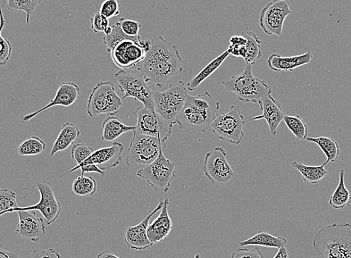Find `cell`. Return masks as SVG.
<instances>
[{"mask_svg":"<svg viewBox=\"0 0 351 258\" xmlns=\"http://www.w3.org/2000/svg\"><path fill=\"white\" fill-rule=\"evenodd\" d=\"M182 63L178 47L160 36L152 40L145 60L134 69L138 70L147 82H153L162 88L167 81L183 71Z\"/></svg>","mask_w":351,"mask_h":258,"instance_id":"1","label":"cell"},{"mask_svg":"<svg viewBox=\"0 0 351 258\" xmlns=\"http://www.w3.org/2000/svg\"><path fill=\"white\" fill-rule=\"evenodd\" d=\"M219 108L220 103L208 92L196 96L188 94L186 103L178 116V127L205 133L218 116Z\"/></svg>","mask_w":351,"mask_h":258,"instance_id":"2","label":"cell"},{"mask_svg":"<svg viewBox=\"0 0 351 258\" xmlns=\"http://www.w3.org/2000/svg\"><path fill=\"white\" fill-rule=\"evenodd\" d=\"M313 258H351V224L332 223L316 232Z\"/></svg>","mask_w":351,"mask_h":258,"instance_id":"3","label":"cell"},{"mask_svg":"<svg viewBox=\"0 0 351 258\" xmlns=\"http://www.w3.org/2000/svg\"><path fill=\"white\" fill-rule=\"evenodd\" d=\"M252 65L246 64L245 70L222 82L223 88L235 94L240 101L258 103L272 93V89L265 80L256 78L252 72Z\"/></svg>","mask_w":351,"mask_h":258,"instance_id":"4","label":"cell"},{"mask_svg":"<svg viewBox=\"0 0 351 258\" xmlns=\"http://www.w3.org/2000/svg\"><path fill=\"white\" fill-rule=\"evenodd\" d=\"M166 144L156 138L141 134L133 131L132 138L128 148L125 164L128 168H144L154 162L161 149H166Z\"/></svg>","mask_w":351,"mask_h":258,"instance_id":"5","label":"cell"},{"mask_svg":"<svg viewBox=\"0 0 351 258\" xmlns=\"http://www.w3.org/2000/svg\"><path fill=\"white\" fill-rule=\"evenodd\" d=\"M187 88L182 81L173 83L163 92H154V109L162 118L172 126L177 124L187 97Z\"/></svg>","mask_w":351,"mask_h":258,"instance_id":"6","label":"cell"},{"mask_svg":"<svg viewBox=\"0 0 351 258\" xmlns=\"http://www.w3.org/2000/svg\"><path fill=\"white\" fill-rule=\"evenodd\" d=\"M118 85L123 93L122 99L132 97L150 110L154 109V92L143 76L136 69L121 70L114 74Z\"/></svg>","mask_w":351,"mask_h":258,"instance_id":"7","label":"cell"},{"mask_svg":"<svg viewBox=\"0 0 351 258\" xmlns=\"http://www.w3.org/2000/svg\"><path fill=\"white\" fill-rule=\"evenodd\" d=\"M175 168V164L164 155L161 149L156 159L139 169L136 175L145 179L156 192L167 193L176 179Z\"/></svg>","mask_w":351,"mask_h":258,"instance_id":"8","label":"cell"},{"mask_svg":"<svg viewBox=\"0 0 351 258\" xmlns=\"http://www.w3.org/2000/svg\"><path fill=\"white\" fill-rule=\"evenodd\" d=\"M246 121L240 108L231 105L228 113L218 115L210 129L219 139L232 144L239 145L245 138L244 127Z\"/></svg>","mask_w":351,"mask_h":258,"instance_id":"9","label":"cell"},{"mask_svg":"<svg viewBox=\"0 0 351 258\" xmlns=\"http://www.w3.org/2000/svg\"><path fill=\"white\" fill-rule=\"evenodd\" d=\"M152 40H141V36L121 41L110 52L114 64L121 70H132L149 51Z\"/></svg>","mask_w":351,"mask_h":258,"instance_id":"10","label":"cell"},{"mask_svg":"<svg viewBox=\"0 0 351 258\" xmlns=\"http://www.w3.org/2000/svg\"><path fill=\"white\" fill-rule=\"evenodd\" d=\"M122 105V99L117 94L113 83L100 81L89 96L87 113L90 118L99 114L114 115Z\"/></svg>","mask_w":351,"mask_h":258,"instance_id":"11","label":"cell"},{"mask_svg":"<svg viewBox=\"0 0 351 258\" xmlns=\"http://www.w3.org/2000/svg\"><path fill=\"white\" fill-rule=\"evenodd\" d=\"M227 156V152L220 146L215 147L205 156L203 171L213 185L230 184L237 179V173L228 162Z\"/></svg>","mask_w":351,"mask_h":258,"instance_id":"12","label":"cell"},{"mask_svg":"<svg viewBox=\"0 0 351 258\" xmlns=\"http://www.w3.org/2000/svg\"><path fill=\"white\" fill-rule=\"evenodd\" d=\"M137 120L136 131L142 135L156 138L165 143L172 134V125L165 120L155 110L140 106L134 112Z\"/></svg>","mask_w":351,"mask_h":258,"instance_id":"13","label":"cell"},{"mask_svg":"<svg viewBox=\"0 0 351 258\" xmlns=\"http://www.w3.org/2000/svg\"><path fill=\"white\" fill-rule=\"evenodd\" d=\"M35 186L39 191L40 198L38 203L29 207H19L14 212L19 211H38L47 221L51 224L56 221L62 211V205L56 198L51 183L47 181H37Z\"/></svg>","mask_w":351,"mask_h":258,"instance_id":"14","label":"cell"},{"mask_svg":"<svg viewBox=\"0 0 351 258\" xmlns=\"http://www.w3.org/2000/svg\"><path fill=\"white\" fill-rule=\"evenodd\" d=\"M292 14L289 0H273L261 12L260 26L267 36L282 35L283 24Z\"/></svg>","mask_w":351,"mask_h":258,"instance_id":"15","label":"cell"},{"mask_svg":"<svg viewBox=\"0 0 351 258\" xmlns=\"http://www.w3.org/2000/svg\"><path fill=\"white\" fill-rule=\"evenodd\" d=\"M123 151V145L119 142H114L111 146L100 148L94 151L82 164L75 166L69 172L62 175V177L54 181L63 177L65 175L76 171L83 166L90 164L97 165L99 169L105 172L113 169L121 162Z\"/></svg>","mask_w":351,"mask_h":258,"instance_id":"16","label":"cell"},{"mask_svg":"<svg viewBox=\"0 0 351 258\" xmlns=\"http://www.w3.org/2000/svg\"><path fill=\"white\" fill-rule=\"evenodd\" d=\"M163 204L164 199L160 198V202L152 213L145 216L144 219L137 226L127 229L126 232H125L124 240L127 246L132 250L145 251L154 246V244L150 242L148 239L147 229L150 219L153 218L155 214L161 211Z\"/></svg>","mask_w":351,"mask_h":258,"instance_id":"17","label":"cell"},{"mask_svg":"<svg viewBox=\"0 0 351 258\" xmlns=\"http://www.w3.org/2000/svg\"><path fill=\"white\" fill-rule=\"evenodd\" d=\"M16 213L19 214V222L16 234L38 244L46 234L47 227L44 219L39 218L34 211H19Z\"/></svg>","mask_w":351,"mask_h":258,"instance_id":"18","label":"cell"},{"mask_svg":"<svg viewBox=\"0 0 351 258\" xmlns=\"http://www.w3.org/2000/svg\"><path fill=\"white\" fill-rule=\"evenodd\" d=\"M80 88L76 84V83L72 81L61 83L60 87H58L56 91V96L52 99L51 102L43 108H40V109L37 112L23 116V120L24 122H28L36 118V116L40 113L49 109L50 107L57 105L64 107H69L72 105L77 101L80 94Z\"/></svg>","mask_w":351,"mask_h":258,"instance_id":"19","label":"cell"},{"mask_svg":"<svg viewBox=\"0 0 351 258\" xmlns=\"http://www.w3.org/2000/svg\"><path fill=\"white\" fill-rule=\"evenodd\" d=\"M258 103L261 106L262 114L254 116L252 119L247 120L246 122L265 120L269 125L271 134L273 136H277L278 129L285 116L281 105L276 101L272 95L264 98Z\"/></svg>","mask_w":351,"mask_h":258,"instance_id":"20","label":"cell"},{"mask_svg":"<svg viewBox=\"0 0 351 258\" xmlns=\"http://www.w3.org/2000/svg\"><path fill=\"white\" fill-rule=\"evenodd\" d=\"M169 199H164V204L160 215L152 223L149 224L147 237L154 244L160 243L169 237L173 229V222L169 214Z\"/></svg>","mask_w":351,"mask_h":258,"instance_id":"21","label":"cell"},{"mask_svg":"<svg viewBox=\"0 0 351 258\" xmlns=\"http://www.w3.org/2000/svg\"><path fill=\"white\" fill-rule=\"evenodd\" d=\"M313 57V53L311 51L302 55L289 57H283L278 53H273L267 58V65L274 72H293L300 66L311 63Z\"/></svg>","mask_w":351,"mask_h":258,"instance_id":"22","label":"cell"},{"mask_svg":"<svg viewBox=\"0 0 351 258\" xmlns=\"http://www.w3.org/2000/svg\"><path fill=\"white\" fill-rule=\"evenodd\" d=\"M80 134L81 131L76 125L71 122L64 123L50 152V157L54 156L58 152L66 151L80 138Z\"/></svg>","mask_w":351,"mask_h":258,"instance_id":"23","label":"cell"},{"mask_svg":"<svg viewBox=\"0 0 351 258\" xmlns=\"http://www.w3.org/2000/svg\"><path fill=\"white\" fill-rule=\"evenodd\" d=\"M102 140L106 142H112L120 138L124 133L134 131L135 127H130L124 125L122 121L114 115H108L103 122Z\"/></svg>","mask_w":351,"mask_h":258,"instance_id":"24","label":"cell"},{"mask_svg":"<svg viewBox=\"0 0 351 258\" xmlns=\"http://www.w3.org/2000/svg\"><path fill=\"white\" fill-rule=\"evenodd\" d=\"M287 244V240L285 237L273 236L267 232H258L254 236L239 243L241 247L255 246L278 249L286 247Z\"/></svg>","mask_w":351,"mask_h":258,"instance_id":"25","label":"cell"},{"mask_svg":"<svg viewBox=\"0 0 351 258\" xmlns=\"http://www.w3.org/2000/svg\"><path fill=\"white\" fill-rule=\"evenodd\" d=\"M229 55L228 51H226L221 55L215 57L210 64H208L197 76L187 83V90L191 91V92H193V91L196 90L206 79L210 77L211 75L220 68L223 62L227 60Z\"/></svg>","mask_w":351,"mask_h":258,"instance_id":"26","label":"cell"},{"mask_svg":"<svg viewBox=\"0 0 351 258\" xmlns=\"http://www.w3.org/2000/svg\"><path fill=\"white\" fill-rule=\"evenodd\" d=\"M292 166L302 174L304 182L311 183L312 185L317 184L328 175L325 169V164L319 166H309L298 162L291 164Z\"/></svg>","mask_w":351,"mask_h":258,"instance_id":"27","label":"cell"},{"mask_svg":"<svg viewBox=\"0 0 351 258\" xmlns=\"http://www.w3.org/2000/svg\"><path fill=\"white\" fill-rule=\"evenodd\" d=\"M308 142H312L320 147L324 153L327 160L324 163L325 165L328 163H335L340 156V146L337 141L328 137L307 138Z\"/></svg>","mask_w":351,"mask_h":258,"instance_id":"28","label":"cell"},{"mask_svg":"<svg viewBox=\"0 0 351 258\" xmlns=\"http://www.w3.org/2000/svg\"><path fill=\"white\" fill-rule=\"evenodd\" d=\"M241 36H243L247 39V44L245 45L247 56L244 60L246 64L253 66L263 57L261 51L263 41L252 31L247 30L242 31Z\"/></svg>","mask_w":351,"mask_h":258,"instance_id":"29","label":"cell"},{"mask_svg":"<svg viewBox=\"0 0 351 258\" xmlns=\"http://www.w3.org/2000/svg\"><path fill=\"white\" fill-rule=\"evenodd\" d=\"M350 194L345 184V170L339 172V181L335 191L329 199V205L334 209H342L350 201Z\"/></svg>","mask_w":351,"mask_h":258,"instance_id":"30","label":"cell"},{"mask_svg":"<svg viewBox=\"0 0 351 258\" xmlns=\"http://www.w3.org/2000/svg\"><path fill=\"white\" fill-rule=\"evenodd\" d=\"M45 141L39 137L31 136L20 144L18 153L21 156L39 155L46 151Z\"/></svg>","mask_w":351,"mask_h":258,"instance_id":"31","label":"cell"},{"mask_svg":"<svg viewBox=\"0 0 351 258\" xmlns=\"http://www.w3.org/2000/svg\"><path fill=\"white\" fill-rule=\"evenodd\" d=\"M97 181L95 179L81 175L73 182V192L80 196H92L97 192Z\"/></svg>","mask_w":351,"mask_h":258,"instance_id":"32","label":"cell"},{"mask_svg":"<svg viewBox=\"0 0 351 258\" xmlns=\"http://www.w3.org/2000/svg\"><path fill=\"white\" fill-rule=\"evenodd\" d=\"M283 121L292 134L299 140H306L308 136V127L305 121L299 115L289 116L285 114Z\"/></svg>","mask_w":351,"mask_h":258,"instance_id":"33","label":"cell"},{"mask_svg":"<svg viewBox=\"0 0 351 258\" xmlns=\"http://www.w3.org/2000/svg\"><path fill=\"white\" fill-rule=\"evenodd\" d=\"M43 0H8V10L12 12L22 11L27 14V23Z\"/></svg>","mask_w":351,"mask_h":258,"instance_id":"34","label":"cell"},{"mask_svg":"<svg viewBox=\"0 0 351 258\" xmlns=\"http://www.w3.org/2000/svg\"><path fill=\"white\" fill-rule=\"evenodd\" d=\"M19 207L16 194L11 190L0 188V216L14 212Z\"/></svg>","mask_w":351,"mask_h":258,"instance_id":"35","label":"cell"},{"mask_svg":"<svg viewBox=\"0 0 351 258\" xmlns=\"http://www.w3.org/2000/svg\"><path fill=\"white\" fill-rule=\"evenodd\" d=\"M5 20L2 10H0V66H5L12 54L13 47L10 41L2 36V31L5 27Z\"/></svg>","mask_w":351,"mask_h":258,"instance_id":"36","label":"cell"},{"mask_svg":"<svg viewBox=\"0 0 351 258\" xmlns=\"http://www.w3.org/2000/svg\"><path fill=\"white\" fill-rule=\"evenodd\" d=\"M136 37H129L124 34L122 31L119 24L116 22L112 26V31L110 35H105L104 37V43L106 46V51L108 53L112 51L113 48L121 42V41L126 39Z\"/></svg>","mask_w":351,"mask_h":258,"instance_id":"37","label":"cell"},{"mask_svg":"<svg viewBox=\"0 0 351 258\" xmlns=\"http://www.w3.org/2000/svg\"><path fill=\"white\" fill-rule=\"evenodd\" d=\"M94 151L93 148L84 144H77L71 149V157L78 166L88 159Z\"/></svg>","mask_w":351,"mask_h":258,"instance_id":"38","label":"cell"},{"mask_svg":"<svg viewBox=\"0 0 351 258\" xmlns=\"http://www.w3.org/2000/svg\"><path fill=\"white\" fill-rule=\"evenodd\" d=\"M117 23L119 24L125 35L129 37L139 36V31L142 26L138 22L121 18Z\"/></svg>","mask_w":351,"mask_h":258,"instance_id":"39","label":"cell"},{"mask_svg":"<svg viewBox=\"0 0 351 258\" xmlns=\"http://www.w3.org/2000/svg\"><path fill=\"white\" fill-rule=\"evenodd\" d=\"M99 13L108 20L121 14L120 5L117 0H105L100 6Z\"/></svg>","mask_w":351,"mask_h":258,"instance_id":"40","label":"cell"},{"mask_svg":"<svg viewBox=\"0 0 351 258\" xmlns=\"http://www.w3.org/2000/svg\"><path fill=\"white\" fill-rule=\"evenodd\" d=\"M108 27H110V20L99 12L90 18V28L95 33L104 32Z\"/></svg>","mask_w":351,"mask_h":258,"instance_id":"41","label":"cell"},{"mask_svg":"<svg viewBox=\"0 0 351 258\" xmlns=\"http://www.w3.org/2000/svg\"><path fill=\"white\" fill-rule=\"evenodd\" d=\"M231 258H265L260 249L255 248L252 249L239 248L234 252Z\"/></svg>","mask_w":351,"mask_h":258,"instance_id":"42","label":"cell"},{"mask_svg":"<svg viewBox=\"0 0 351 258\" xmlns=\"http://www.w3.org/2000/svg\"><path fill=\"white\" fill-rule=\"evenodd\" d=\"M30 258H62L60 253L53 248H36Z\"/></svg>","mask_w":351,"mask_h":258,"instance_id":"43","label":"cell"},{"mask_svg":"<svg viewBox=\"0 0 351 258\" xmlns=\"http://www.w3.org/2000/svg\"><path fill=\"white\" fill-rule=\"evenodd\" d=\"M81 170V175H84L85 173L88 172H96L101 175V176H105V171H103L101 169H99L98 166L95 164H87L85 166H82V168H80Z\"/></svg>","mask_w":351,"mask_h":258,"instance_id":"44","label":"cell"},{"mask_svg":"<svg viewBox=\"0 0 351 258\" xmlns=\"http://www.w3.org/2000/svg\"><path fill=\"white\" fill-rule=\"evenodd\" d=\"M0 258H21L19 249L14 251H8L5 248L0 245Z\"/></svg>","mask_w":351,"mask_h":258,"instance_id":"45","label":"cell"},{"mask_svg":"<svg viewBox=\"0 0 351 258\" xmlns=\"http://www.w3.org/2000/svg\"><path fill=\"white\" fill-rule=\"evenodd\" d=\"M247 39L243 36H234L230 39V45L233 47L245 46Z\"/></svg>","mask_w":351,"mask_h":258,"instance_id":"46","label":"cell"},{"mask_svg":"<svg viewBox=\"0 0 351 258\" xmlns=\"http://www.w3.org/2000/svg\"><path fill=\"white\" fill-rule=\"evenodd\" d=\"M273 258H289V255L286 247L278 249V252Z\"/></svg>","mask_w":351,"mask_h":258,"instance_id":"47","label":"cell"},{"mask_svg":"<svg viewBox=\"0 0 351 258\" xmlns=\"http://www.w3.org/2000/svg\"><path fill=\"white\" fill-rule=\"evenodd\" d=\"M96 258H121L115 255L112 254L110 251H104L97 255Z\"/></svg>","mask_w":351,"mask_h":258,"instance_id":"48","label":"cell"},{"mask_svg":"<svg viewBox=\"0 0 351 258\" xmlns=\"http://www.w3.org/2000/svg\"><path fill=\"white\" fill-rule=\"evenodd\" d=\"M8 8V0H0V10Z\"/></svg>","mask_w":351,"mask_h":258,"instance_id":"49","label":"cell"},{"mask_svg":"<svg viewBox=\"0 0 351 258\" xmlns=\"http://www.w3.org/2000/svg\"><path fill=\"white\" fill-rule=\"evenodd\" d=\"M112 31V27H108L105 30H104V34L105 35H110V33Z\"/></svg>","mask_w":351,"mask_h":258,"instance_id":"50","label":"cell"},{"mask_svg":"<svg viewBox=\"0 0 351 258\" xmlns=\"http://www.w3.org/2000/svg\"><path fill=\"white\" fill-rule=\"evenodd\" d=\"M194 258H200V255L199 254H196V255L195 256Z\"/></svg>","mask_w":351,"mask_h":258,"instance_id":"51","label":"cell"},{"mask_svg":"<svg viewBox=\"0 0 351 258\" xmlns=\"http://www.w3.org/2000/svg\"><path fill=\"white\" fill-rule=\"evenodd\" d=\"M350 5H351V1L350 2Z\"/></svg>","mask_w":351,"mask_h":258,"instance_id":"52","label":"cell"},{"mask_svg":"<svg viewBox=\"0 0 351 258\" xmlns=\"http://www.w3.org/2000/svg\"></svg>","mask_w":351,"mask_h":258,"instance_id":"53","label":"cell"}]
</instances>
